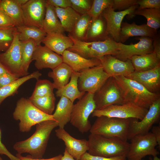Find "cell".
Here are the masks:
<instances>
[{
  "mask_svg": "<svg viewBox=\"0 0 160 160\" xmlns=\"http://www.w3.org/2000/svg\"><path fill=\"white\" fill-rule=\"evenodd\" d=\"M58 126L55 120H49L36 125L34 133L25 140L16 142L13 148L17 153H28L33 158L42 159L44 154L50 134Z\"/></svg>",
  "mask_w": 160,
  "mask_h": 160,
  "instance_id": "obj_1",
  "label": "cell"
},
{
  "mask_svg": "<svg viewBox=\"0 0 160 160\" xmlns=\"http://www.w3.org/2000/svg\"><path fill=\"white\" fill-rule=\"evenodd\" d=\"M122 94L125 103H132L148 109L156 100L159 93H152L136 81L123 76L113 77Z\"/></svg>",
  "mask_w": 160,
  "mask_h": 160,
  "instance_id": "obj_2",
  "label": "cell"
},
{
  "mask_svg": "<svg viewBox=\"0 0 160 160\" xmlns=\"http://www.w3.org/2000/svg\"><path fill=\"white\" fill-rule=\"evenodd\" d=\"M90 154L105 157L126 155L129 143L119 138L91 133L88 140Z\"/></svg>",
  "mask_w": 160,
  "mask_h": 160,
  "instance_id": "obj_3",
  "label": "cell"
},
{
  "mask_svg": "<svg viewBox=\"0 0 160 160\" xmlns=\"http://www.w3.org/2000/svg\"><path fill=\"white\" fill-rule=\"evenodd\" d=\"M13 116L15 120L20 121L19 130L23 132H29L33 126L41 122L55 120L52 115L47 114L41 111L33 104L28 98L24 97L17 101Z\"/></svg>",
  "mask_w": 160,
  "mask_h": 160,
  "instance_id": "obj_4",
  "label": "cell"
},
{
  "mask_svg": "<svg viewBox=\"0 0 160 160\" xmlns=\"http://www.w3.org/2000/svg\"><path fill=\"white\" fill-rule=\"evenodd\" d=\"M130 119L101 116L97 117L89 131L91 133L127 141Z\"/></svg>",
  "mask_w": 160,
  "mask_h": 160,
  "instance_id": "obj_5",
  "label": "cell"
},
{
  "mask_svg": "<svg viewBox=\"0 0 160 160\" xmlns=\"http://www.w3.org/2000/svg\"><path fill=\"white\" fill-rule=\"evenodd\" d=\"M68 36L74 43L67 50L87 59H98L108 55H114L118 51L117 42L110 39L101 41H86L77 40Z\"/></svg>",
  "mask_w": 160,
  "mask_h": 160,
  "instance_id": "obj_6",
  "label": "cell"
},
{
  "mask_svg": "<svg viewBox=\"0 0 160 160\" xmlns=\"http://www.w3.org/2000/svg\"><path fill=\"white\" fill-rule=\"evenodd\" d=\"M93 96L94 94L87 92L73 105L70 122L82 133L87 132L91 127L88 118L96 109Z\"/></svg>",
  "mask_w": 160,
  "mask_h": 160,
  "instance_id": "obj_7",
  "label": "cell"
},
{
  "mask_svg": "<svg viewBox=\"0 0 160 160\" xmlns=\"http://www.w3.org/2000/svg\"><path fill=\"white\" fill-rule=\"evenodd\" d=\"M126 154L128 160H141L147 155L154 157L159 154L156 148L158 145L156 137L151 132L135 135L130 139Z\"/></svg>",
  "mask_w": 160,
  "mask_h": 160,
  "instance_id": "obj_8",
  "label": "cell"
},
{
  "mask_svg": "<svg viewBox=\"0 0 160 160\" xmlns=\"http://www.w3.org/2000/svg\"><path fill=\"white\" fill-rule=\"evenodd\" d=\"M78 88L81 92L94 94L111 76L104 70L100 65L79 72Z\"/></svg>",
  "mask_w": 160,
  "mask_h": 160,
  "instance_id": "obj_9",
  "label": "cell"
},
{
  "mask_svg": "<svg viewBox=\"0 0 160 160\" xmlns=\"http://www.w3.org/2000/svg\"><path fill=\"white\" fill-rule=\"evenodd\" d=\"M93 98L97 110L111 105L125 104L121 91L113 76L110 77L94 94Z\"/></svg>",
  "mask_w": 160,
  "mask_h": 160,
  "instance_id": "obj_10",
  "label": "cell"
},
{
  "mask_svg": "<svg viewBox=\"0 0 160 160\" xmlns=\"http://www.w3.org/2000/svg\"><path fill=\"white\" fill-rule=\"evenodd\" d=\"M148 109L130 103L121 105H113L103 108L95 110L92 113V117L101 116L123 119L134 118L141 120Z\"/></svg>",
  "mask_w": 160,
  "mask_h": 160,
  "instance_id": "obj_11",
  "label": "cell"
},
{
  "mask_svg": "<svg viewBox=\"0 0 160 160\" xmlns=\"http://www.w3.org/2000/svg\"><path fill=\"white\" fill-rule=\"evenodd\" d=\"M0 61L9 73L17 78L29 74L25 72L22 67L21 44L17 31L9 48L5 52H0Z\"/></svg>",
  "mask_w": 160,
  "mask_h": 160,
  "instance_id": "obj_12",
  "label": "cell"
},
{
  "mask_svg": "<svg viewBox=\"0 0 160 160\" xmlns=\"http://www.w3.org/2000/svg\"><path fill=\"white\" fill-rule=\"evenodd\" d=\"M136 4L124 11L116 12L110 6L105 9L101 15L105 18L107 24L106 34L109 39L117 42H120V33L122 21L127 15L128 19L132 18L134 12L137 9Z\"/></svg>",
  "mask_w": 160,
  "mask_h": 160,
  "instance_id": "obj_13",
  "label": "cell"
},
{
  "mask_svg": "<svg viewBox=\"0 0 160 160\" xmlns=\"http://www.w3.org/2000/svg\"><path fill=\"white\" fill-rule=\"evenodd\" d=\"M160 116V98L155 101L150 106L144 118L140 121L131 118L130 122L128 140L138 134L149 132L153 124L159 120Z\"/></svg>",
  "mask_w": 160,
  "mask_h": 160,
  "instance_id": "obj_14",
  "label": "cell"
},
{
  "mask_svg": "<svg viewBox=\"0 0 160 160\" xmlns=\"http://www.w3.org/2000/svg\"><path fill=\"white\" fill-rule=\"evenodd\" d=\"M139 41L135 44L126 45L117 42L118 51L113 55L119 59L125 61L134 55L146 54L153 52V39L147 36H138L135 38Z\"/></svg>",
  "mask_w": 160,
  "mask_h": 160,
  "instance_id": "obj_15",
  "label": "cell"
},
{
  "mask_svg": "<svg viewBox=\"0 0 160 160\" xmlns=\"http://www.w3.org/2000/svg\"><path fill=\"white\" fill-rule=\"evenodd\" d=\"M46 0H28L21 7L25 25L42 29Z\"/></svg>",
  "mask_w": 160,
  "mask_h": 160,
  "instance_id": "obj_16",
  "label": "cell"
},
{
  "mask_svg": "<svg viewBox=\"0 0 160 160\" xmlns=\"http://www.w3.org/2000/svg\"><path fill=\"white\" fill-rule=\"evenodd\" d=\"M98 59L104 71L111 76L126 77L135 71L130 59L123 61L111 55L103 56Z\"/></svg>",
  "mask_w": 160,
  "mask_h": 160,
  "instance_id": "obj_17",
  "label": "cell"
},
{
  "mask_svg": "<svg viewBox=\"0 0 160 160\" xmlns=\"http://www.w3.org/2000/svg\"><path fill=\"white\" fill-rule=\"evenodd\" d=\"M126 77L138 82L152 93H159L160 88V64L148 70L138 72L135 71Z\"/></svg>",
  "mask_w": 160,
  "mask_h": 160,
  "instance_id": "obj_18",
  "label": "cell"
},
{
  "mask_svg": "<svg viewBox=\"0 0 160 160\" xmlns=\"http://www.w3.org/2000/svg\"><path fill=\"white\" fill-rule=\"evenodd\" d=\"M56 135L65 143V149L75 159L79 160L89 149L88 140L78 139L71 135L64 128H59L55 130Z\"/></svg>",
  "mask_w": 160,
  "mask_h": 160,
  "instance_id": "obj_19",
  "label": "cell"
},
{
  "mask_svg": "<svg viewBox=\"0 0 160 160\" xmlns=\"http://www.w3.org/2000/svg\"><path fill=\"white\" fill-rule=\"evenodd\" d=\"M34 60L35 66L39 70L48 68L52 70L63 62L61 56L41 45H37L34 52L32 60Z\"/></svg>",
  "mask_w": 160,
  "mask_h": 160,
  "instance_id": "obj_20",
  "label": "cell"
},
{
  "mask_svg": "<svg viewBox=\"0 0 160 160\" xmlns=\"http://www.w3.org/2000/svg\"><path fill=\"white\" fill-rule=\"evenodd\" d=\"M156 30L148 26L146 24L137 25L134 22L129 24L122 22L120 33V42L124 43L130 37L147 36L153 38L158 33Z\"/></svg>",
  "mask_w": 160,
  "mask_h": 160,
  "instance_id": "obj_21",
  "label": "cell"
},
{
  "mask_svg": "<svg viewBox=\"0 0 160 160\" xmlns=\"http://www.w3.org/2000/svg\"><path fill=\"white\" fill-rule=\"evenodd\" d=\"M61 56L63 62L68 65L75 72H79L101 65L98 59H87L68 50L64 52Z\"/></svg>",
  "mask_w": 160,
  "mask_h": 160,
  "instance_id": "obj_22",
  "label": "cell"
},
{
  "mask_svg": "<svg viewBox=\"0 0 160 160\" xmlns=\"http://www.w3.org/2000/svg\"><path fill=\"white\" fill-rule=\"evenodd\" d=\"M42 42L49 49L61 55L65 50L71 47L74 43L68 36L57 33L47 34Z\"/></svg>",
  "mask_w": 160,
  "mask_h": 160,
  "instance_id": "obj_23",
  "label": "cell"
},
{
  "mask_svg": "<svg viewBox=\"0 0 160 160\" xmlns=\"http://www.w3.org/2000/svg\"><path fill=\"white\" fill-rule=\"evenodd\" d=\"M73 105V103L68 98L60 97L55 111L52 114L53 119L58 122L59 128H64L70 122Z\"/></svg>",
  "mask_w": 160,
  "mask_h": 160,
  "instance_id": "obj_24",
  "label": "cell"
},
{
  "mask_svg": "<svg viewBox=\"0 0 160 160\" xmlns=\"http://www.w3.org/2000/svg\"><path fill=\"white\" fill-rule=\"evenodd\" d=\"M106 28V21L101 15L92 21L84 41H101L109 39L107 35Z\"/></svg>",
  "mask_w": 160,
  "mask_h": 160,
  "instance_id": "obj_25",
  "label": "cell"
},
{
  "mask_svg": "<svg viewBox=\"0 0 160 160\" xmlns=\"http://www.w3.org/2000/svg\"><path fill=\"white\" fill-rule=\"evenodd\" d=\"M46 7L43 30L47 34L57 33L64 34L65 31L57 16L55 7L47 2Z\"/></svg>",
  "mask_w": 160,
  "mask_h": 160,
  "instance_id": "obj_26",
  "label": "cell"
},
{
  "mask_svg": "<svg viewBox=\"0 0 160 160\" xmlns=\"http://www.w3.org/2000/svg\"><path fill=\"white\" fill-rule=\"evenodd\" d=\"M79 76V72L73 71L69 82L62 87L58 89L55 92L56 96H64L73 103L77 99H81L85 92H80L78 88V81Z\"/></svg>",
  "mask_w": 160,
  "mask_h": 160,
  "instance_id": "obj_27",
  "label": "cell"
},
{
  "mask_svg": "<svg viewBox=\"0 0 160 160\" xmlns=\"http://www.w3.org/2000/svg\"><path fill=\"white\" fill-rule=\"evenodd\" d=\"M130 59L136 71L151 69L160 64V59L153 52L143 55H134Z\"/></svg>",
  "mask_w": 160,
  "mask_h": 160,
  "instance_id": "obj_28",
  "label": "cell"
},
{
  "mask_svg": "<svg viewBox=\"0 0 160 160\" xmlns=\"http://www.w3.org/2000/svg\"><path fill=\"white\" fill-rule=\"evenodd\" d=\"M57 16L65 31L71 33L81 15L72 7H55Z\"/></svg>",
  "mask_w": 160,
  "mask_h": 160,
  "instance_id": "obj_29",
  "label": "cell"
},
{
  "mask_svg": "<svg viewBox=\"0 0 160 160\" xmlns=\"http://www.w3.org/2000/svg\"><path fill=\"white\" fill-rule=\"evenodd\" d=\"M73 71L69 66L63 62L49 72L48 76L53 79L55 89L57 90L69 82Z\"/></svg>",
  "mask_w": 160,
  "mask_h": 160,
  "instance_id": "obj_30",
  "label": "cell"
},
{
  "mask_svg": "<svg viewBox=\"0 0 160 160\" xmlns=\"http://www.w3.org/2000/svg\"><path fill=\"white\" fill-rule=\"evenodd\" d=\"M41 75L38 71H34L19 78L10 84L0 88V105L6 98L15 94L20 87L24 83L32 79H35L38 80Z\"/></svg>",
  "mask_w": 160,
  "mask_h": 160,
  "instance_id": "obj_31",
  "label": "cell"
},
{
  "mask_svg": "<svg viewBox=\"0 0 160 160\" xmlns=\"http://www.w3.org/2000/svg\"><path fill=\"white\" fill-rule=\"evenodd\" d=\"M20 41L32 39L37 45H41L47 33L42 28L26 25L16 27Z\"/></svg>",
  "mask_w": 160,
  "mask_h": 160,
  "instance_id": "obj_32",
  "label": "cell"
},
{
  "mask_svg": "<svg viewBox=\"0 0 160 160\" xmlns=\"http://www.w3.org/2000/svg\"><path fill=\"white\" fill-rule=\"evenodd\" d=\"M0 8L13 19L16 26L25 25L21 6L16 0H1Z\"/></svg>",
  "mask_w": 160,
  "mask_h": 160,
  "instance_id": "obj_33",
  "label": "cell"
},
{
  "mask_svg": "<svg viewBox=\"0 0 160 160\" xmlns=\"http://www.w3.org/2000/svg\"><path fill=\"white\" fill-rule=\"evenodd\" d=\"M92 22L91 17L87 13L81 15L73 30L68 35L77 40L84 41Z\"/></svg>",
  "mask_w": 160,
  "mask_h": 160,
  "instance_id": "obj_34",
  "label": "cell"
},
{
  "mask_svg": "<svg viewBox=\"0 0 160 160\" xmlns=\"http://www.w3.org/2000/svg\"><path fill=\"white\" fill-rule=\"evenodd\" d=\"M20 42L22 67L25 72L29 74L28 69L32 61L33 55L37 45L35 41L32 39Z\"/></svg>",
  "mask_w": 160,
  "mask_h": 160,
  "instance_id": "obj_35",
  "label": "cell"
},
{
  "mask_svg": "<svg viewBox=\"0 0 160 160\" xmlns=\"http://www.w3.org/2000/svg\"><path fill=\"white\" fill-rule=\"evenodd\" d=\"M29 99L38 109L47 114L52 115L55 106V98L54 94L50 95Z\"/></svg>",
  "mask_w": 160,
  "mask_h": 160,
  "instance_id": "obj_36",
  "label": "cell"
},
{
  "mask_svg": "<svg viewBox=\"0 0 160 160\" xmlns=\"http://www.w3.org/2000/svg\"><path fill=\"white\" fill-rule=\"evenodd\" d=\"M134 14L143 16L146 18V24L148 26L156 30L160 27V9H136Z\"/></svg>",
  "mask_w": 160,
  "mask_h": 160,
  "instance_id": "obj_37",
  "label": "cell"
},
{
  "mask_svg": "<svg viewBox=\"0 0 160 160\" xmlns=\"http://www.w3.org/2000/svg\"><path fill=\"white\" fill-rule=\"evenodd\" d=\"M55 89L53 83L47 79L37 80L34 90L29 99H34L52 95Z\"/></svg>",
  "mask_w": 160,
  "mask_h": 160,
  "instance_id": "obj_38",
  "label": "cell"
},
{
  "mask_svg": "<svg viewBox=\"0 0 160 160\" xmlns=\"http://www.w3.org/2000/svg\"><path fill=\"white\" fill-rule=\"evenodd\" d=\"M113 0H93L92 6L87 12L92 21L97 19L106 8L111 6Z\"/></svg>",
  "mask_w": 160,
  "mask_h": 160,
  "instance_id": "obj_39",
  "label": "cell"
},
{
  "mask_svg": "<svg viewBox=\"0 0 160 160\" xmlns=\"http://www.w3.org/2000/svg\"><path fill=\"white\" fill-rule=\"evenodd\" d=\"M16 31V27L0 29V52H5L11 45Z\"/></svg>",
  "mask_w": 160,
  "mask_h": 160,
  "instance_id": "obj_40",
  "label": "cell"
},
{
  "mask_svg": "<svg viewBox=\"0 0 160 160\" xmlns=\"http://www.w3.org/2000/svg\"><path fill=\"white\" fill-rule=\"evenodd\" d=\"M70 0L71 3V7L81 15L87 13L91 8L93 1L92 0Z\"/></svg>",
  "mask_w": 160,
  "mask_h": 160,
  "instance_id": "obj_41",
  "label": "cell"
},
{
  "mask_svg": "<svg viewBox=\"0 0 160 160\" xmlns=\"http://www.w3.org/2000/svg\"><path fill=\"white\" fill-rule=\"evenodd\" d=\"M137 0H113L111 7L115 11L125 10L130 7L137 4Z\"/></svg>",
  "mask_w": 160,
  "mask_h": 160,
  "instance_id": "obj_42",
  "label": "cell"
},
{
  "mask_svg": "<svg viewBox=\"0 0 160 160\" xmlns=\"http://www.w3.org/2000/svg\"><path fill=\"white\" fill-rule=\"evenodd\" d=\"M16 26V24L13 19L0 8V29H9Z\"/></svg>",
  "mask_w": 160,
  "mask_h": 160,
  "instance_id": "obj_43",
  "label": "cell"
},
{
  "mask_svg": "<svg viewBox=\"0 0 160 160\" xmlns=\"http://www.w3.org/2000/svg\"><path fill=\"white\" fill-rule=\"evenodd\" d=\"M137 9L141 10L147 9H160V0H137Z\"/></svg>",
  "mask_w": 160,
  "mask_h": 160,
  "instance_id": "obj_44",
  "label": "cell"
},
{
  "mask_svg": "<svg viewBox=\"0 0 160 160\" xmlns=\"http://www.w3.org/2000/svg\"><path fill=\"white\" fill-rule=\"evenodd\" d=\"M79 160H127V159L126 155L108 158L92 155L86 152Z\"/></svg>",
  "mask_w": 160,
  "mask_h": 160,
  "instance_id": "obj_45",
  "label": "cell"
},
{
  "mask_svg": "<svg viewBox=\"0 0 160 160\" xmlns=\"http://www.w3.org/2000/svg\"><path fill=\"white\" fill-rule=\"evenodd\" d=\"M19 78L7 72L0 76V88L14 81Z\"/></svg>",
  "mask_w": 160,
  "mask_h": 160,
  "instance_id": "obj_46",
  "label": "cell"
},
{
  "mask_svg": "<svg viewBox=\"0 0 160 160\" xmlns=\"http://www.w3.org/2000/svg\"><path fill=\"white\" fill-rule=\"evenodd\" d=\"M48 4L55 7L65 8L71 7V3L70 0H46Z\"/></svg>",
  "mask_w": 160,
  "mask_h": 160,
  "instance_id": "obj_47",
  "label": "cell"
},
{
  "mask_svg": "<svg viewBox=\"0 0 160 160\" xmlns=\"http://www.w3.org/2000/svg\"><path fill=\"white\" fill-rule=\"evenodd\" d=\"M1 132L0 128V155L7 156L10 160H19L16 156L12 154L6 148L1 141Z\"/></svg>",
  "mask_w": 160,
  "mask_h": 160,
  "instance_id": "obj_48",
  "label": "cell"
},
{
  "mask_svg": "<svg viewBox=\"0 0 160 160\" xmlns=\"http://www.w3.org/2000/svg\"><path fill=\"white\" fill-rule=\"evenodd\" d=\"M153 52L157 57L160 59V33H157L153 38Z\"/></svg>",
  "mask_w": 160,
  "mask_h": 160,
  "instance_id": "obj_49",
  "label": "cell"
},
{
  "mask_svg": "<svg viewBox=\"0 0 160 160\" xmlns=\"http://www.w3.org/2000/svg\"><path fill=\"white\" fill-rule=\"evenodd\" d=\"M62 155L60 154L53 157L48 159H36L32 158L30 155L25 156H22L21 154L17 153L16 155V157L19 160H60L62 156Z\"/></svg>",
  "mask_w": 160,
  "mask_h": 160,
  "instance_id": "obj_50",
  "label": "cell"
},
{
  "mask_svg": "<svg viewBox=\"0 0 160 160\" xmlns=\"http://www.w3.org/2000/svg\"><path fill=\"white\" fill-rule=\"evenodd\" d=\"M152 132L155 136L157 143L158 148H160V127L154 126L152 127Z\"/></svg>",
  "mask_w": 160,
  "mask_h": 160,
  "instance_id": "obj_51",
  "label": "cell"
},
{
  "mask_svg": "<svg viewBox=\"0 0 160 160\" xmlns=\"http://www.w3.org/2000/svg\"><path fill=\"white\" fill-rule=\"evenodd\" d=\"M60 160H78L74 159L67 152L65 149L64 152V154L62 156Z\"/></svg>",
  "mask_w": 160,
  "mask_h": 160,
  "instance_id": "obj_52",
  "label": "cell"
},
{
  "mask_svg": "<svg viewBox=\"0 0 160 160\" xmlns=\"http://www.w3.org/2000/svg\"><path fill=\"white\" fill-rule=\"evenodd\" d=\"M7 72L6 69L0 61V76Z\"/></svg>",
  "mask_w": 160,
  "mask_h": 160,
  "instance_id": "obj_53",
  "label": "cell"
},
{
  "mask_svg": "<svg viewBox=\"0 0 160 160\" xmlns=\"http://www.w3.org/2000/svg\"><path fill=\"white\" fill-rule=\"evenodd\" d=\"M16 1L19 4L22 6L26 3L28 0H16Z\"/></svg>",
  "mask_w": 160,
  "mask_h": 160,
  "instance_id": "obj_54",
  "label": "cell"
},
{
  "mask_svg": "<svg viewBox=\"0 0 160 160\" xmlns=\"http://www.w3.org/2000/svg\"><path fill=\"white\" fill-rule=\"evenodd\" d=\"M152 160H160V159L157 156L154 157Z\"/></svg>",
  "mask_w": 160,
  "mask_h": 160,
  "instance_id": "obj_55",
  "label": "cell"
},
{
  "mask_svg": "<svg viewBox=\"0 0 160 160\" xmlns=\"http://www.w3.org/2000/svg\"><path fill=\"white\" fill-rule=\"evenodd\" d=\"M0 160H3L2 158L0 156Z\"/></svg>",
  "mask_w": 160,
  "mask_h": 160,
  "instance_id": "obj_56",
  "label": "cell"
},
{
  "mask_svg": "<svg viewBox=\"0 0 160 160\" xmlns=\"http://www.w3.org/2000/svg\"><path fill=\"white\" fill-rule=\"evenodd\" d=\"M1 0H0V6H1Z\"/></svg>",
  "mask_w": 160,
  "mask_h": 160,
  "instance_id": "obj_57",
  "label": "cell"
},
{
  "mask_svg": "<svg viewBox=\"0 0 160 160\" xmlns=\"http://www.w3.org/2000/svg\"><path fill=\"white\" fill-rule=\"evenodd\" d=\"M143 160V159H142V160Z\"/></svg>",
  "mask_w": 160,
  "mask_h": 160,
  "instance_id": "obj_58",
  "label": "cell"
}]
</instances>
